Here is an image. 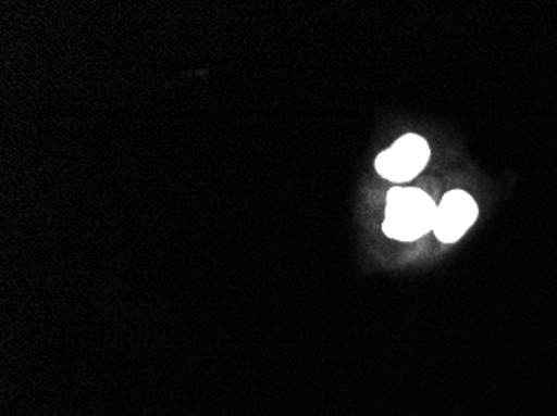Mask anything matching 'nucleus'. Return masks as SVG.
Instances as JSON below:
<instances>
[{
	"label": "nucleus",
	"instance_id": "obj_1",
	"mask_svg": "<svg viewBox=\"0 0 557 416\" xmlns=\"http://www.w3.org/2000/svg\"><path fill=\"white\" fill-rule=\"evenodd\" d=\"M479 209L475 200L465 190L447 192L437 205L434 234L443 243L458 242L478 218Z\"/></svg>",
	"mask_w": 557,
	"mask_h": 416
}]
</instances>
